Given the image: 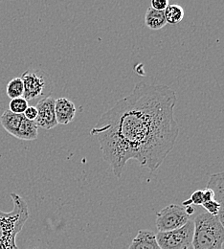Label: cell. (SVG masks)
<instances>
[{"instance_id": "6", "label": "cell", "mask_w": 224, "mask_h": 249, "mask_svg": "<svg viewBox=\"0 0 224 249\" xmlns=\"http://www.w3.org/2000/svg\"><path fill=\"white\" fill-rule=\"evenodd\" d=\"M23 82L24 93L23 98L27 102L34 101L36 99L40 100L45 97L46 91H48L47 78L41 71H26L20 77Z\"/></svg>"}, {"instance_id": "1", "label": "cell", "mask_w": 224, "mask_h": 249, "mask_svg": "<svg viewBox=\"0 0 224 249\" xmlns=\"http://www.w3.org/2000/svg\"><path fill=\"white\" fill-rule=\"evenodd\" d=\"M176 102L170 87L142 81L101 116L90 134L115 177L121 178L131 159L151 172L160 167L179 134Z\"/></svg>"}, {"instance_id": "18", "label": "cell", "mask_w": 224, "mask_h": 249, "mask_svg": "<svg viewBox=\"0 0 224 249\" xmlns=\"http://www.w3.org/2000/svg\"><path fill=\"white\" fill-rule=\"evenodd\" d=\"M192 200V204L195 205H202L204 203V198H203V191L202 190H197L193 192L190 197Z\"/></svg>"}, {"instance_id": "13", "label": "cell", "mask_w": 224, "mask_h": 249, "mask_svg": "<svg viewBox=\"0 0 224 249\" xmlns=\"http://www.w3.org/2000/svg\"><path fill=\"white\" fill-rule=\"evenodd\" d=\"M38 126L35 121H30L28 119H24L19 130L17 131L16 138L20 140H35L38 136Z\"/></svg>"}, {"instance_id": "8", "label": "cell", "mask_w": 224, "mask_h": 249, "mask_svg": "<svg viewBox=\"0 0 224 249\" xmlns=\"http://www.w3.org/2000/svg\"><path fill=\"white\" fill-rule=\"evenodd\" d=\"M55 112L58 124H69L76 116V106L67 98H59L55 102Z\"/></svg>"}, {"instance_id": "16", "label": "cell", "mask_w": 224, "mask_h": 249, "mask_svg": "<svg viewBox=\"0 0 224 249\" xmlns=\"http://www.w3.org/2000/svg\"><path fill=\"white\" fill-rule=\"evenodd\" d=\"M28 107V102L23 97H21L11 100L9 104V110L16 114H23Z\"/></svg>"}, {"instance_id": "5", "label": "cell", "mask_w": 224, "mask_h": 249, "mask_svg": "<svg viewBox=\"0 0 224 249\" xmlns=\"http://www.w3.org/2000/svg\"><path fill=\"white\" fill-rule=\"evenodd\" d=\"M190 220L182 205L171 204L156 213V227L159 232H168L184 226Z\"/></svg>"}, {"instance_id": "21", "label": "cell", "mask_w": 224, "mask_h": 249, "mask_svg": "<svg viewBox=\"0 0 224 249\" xmlns=\"http://www.w3.org/2000/svg\"><path fill=\"white\" fill-rule=\"evenodd\" d=\"M203 191V198H204V202L205 201H209V200H213L215 199V193L211 188L206 187Z\"/></svg>"}, {"instance_id": "3", "label": "cell", "mask_w": 224, "mask_h": 249, "mask_svg": "<svg viewBox=\"0 0 224 249\" xmlns=\"http://www.w3.org/2000/svg\"><path fill=\"white\" fill-rule=\"evenodd\" d=\"M193 224V249H223L224 227L219 216L201 213L194 218Z\"/></svg>"}, {"instance_id": "7", "label": "cell", "mask_w": 224, "mask_h": 249, "mask_svg": "<svg viewBox=\"0 0 224 249\" xmlns=\"http://www.w3.org/2000/svg\"><path fill=\"white\" fill-rule=\"evenodd\" d=\"M55 102L56 100L53 97L47 96L36 103L37 117L35 123L37 126L49 130L58 124L55 112Z\"/></svg>"}, {"instance_id": "19", "label": "cell", "mask_w": 224, "mask_h": 249, "mask_svg": "<svg viewBox=\"0 0 224 249\" xmlns=\"http://www.w3.org/2000/svg\"><path fill=\"white\" fill-rule=\"evenodd\" d=\"M23 115L26 119H28L30 121H35V119L37 117V109L35 107L30 106L27 107V109L25 110Z\"/></svg>"}, {"instance_id": "23", "label": "cell", "mask_w": 224, "mask_h": 249, "mask_svg": "<svg viewBox=\"0 0 224 249\" xmlns=\"http://www.w3.org/2000/svg\"><path fill=\"white\" fill-rule=\"evenodd\" d=\"M192 200L189 198V199H186L182 202V206L183 207H188V206H192Z\"/></svg>"}, {"instance_id": "14", "label": "cell", "mask_w": 224, "mask_h": 249, "mask_svg": "<svg viewBox=\"0 0 224 249\" xmlns=\"http://www.w3.org/2000/svg\"><path fill=\"white\" fill-rule=\"evenodd\" d=\"M164 14L167 24L169 23L172 25L180 23L185 16L183 8L177 4H169L168 7L165 9Z\"/></svg>"}, {"instance_id": "10", "label": "cell", "mask_w": 224, "mask_h": 249, "mask_svg": "<svg viewBox=\"0 0 224 249\" xmlns=\"http://www.w3.org/2000/svg\"><path fill=\"white\" fill-rule=\"evenodd\" d=\"M128 249H161L156 236L149 230H139Z\"/></svg>"}, {"instance_id": "2", "label": "cell", "mask_w": 224, "mask_h": 249, "mask_svg": "<svg viewBox=\"0 0 224 249\" xmlns=\"http://www.w3.org/2000/svg\"><path fill=\"white\" fill-rule=\"evenodd\" d=\"M14 207L10 212L0 210V249H19L16 239L30 217L26 201L11 193Z\"/></svg>"}, {"instance_id": "15", "label": "cell", "mask_w": 224, "mask_h": 249, "mask_svg": "<svg viewBox=\"0 0 224 249\" xmlns=\"http://www.w3.org/2000/svg\"><path fill=\"white\" fill-rule=\"evenodd\" d=\"M6 93L9 98L17 99V98H21L23 97L24 93V87H23V82L20 77L14 78L11 80L7 87H6Z\"/></svg>"}, {"instance_id": "22", "label": "cell", "mask_w": 224, "mask_h": 249, "mask_svg": "<svg viewBox=\"0 0 224 249\" xmlns=\"http://www.w3.org/2000/svg\"><path fill=\"white\" fill-rule=\"evenodd\" d=\"M184 208H185L186 213H187L189 216H191V215H192V214L194 213V208H193L192 206H188V207H184Z\"/></svg>"}, {"instance_id": "9", "label": "cell", "mask_w": 224, "mask_h": 249, "mask_svg": "<svg viewBox=\"0 0 224 249\" xmlns=\"http://www.w3.org/2000/svg\"><path fill=\"white\" fill-rule=\"evenodd\" d=\"M207 187L214 191L215 199L221 204L219 218L224 227V172L212 175Z\"/></svg>"}, {"instance_id": "20", "label": "cell", "mask_w": 224, "mask_h": 249, "mask_svg": "<svg viewBox=\"0 0 224 249\" xmlns=\"http://www.w3.org/2000/svg\"><path fill=\"white\" fill-rule=\"evenodd\" d=\"M152 8L157 11H165V9L168 7L170 4L168 0H153L151 2Z\"/></svg>"}, {"instance_id": "17", "label": "cell", "mask_w": 224, "mask_h": 249, "mask_svg": "<svg viewBox=\"0 0 224 249\" xmlns=\"http://www.w3.org/2000/svg\"><path fill=\"white\" fill-rule=\"evenodd\" d=\"M201 206L207 211V213H209L211 215H214V216H219L220 209H221V204L216 199L205 201Z\"/></svg>"}, {"instance_id": "11", "label": "cell", "mask_w": 224, "mask_h": 249, "mask_svg": "<svg viewBox=\"0 0 224 249\" xmlns=\"http://www.w3.org/2000/svg\"><path fill=\"white\" fill-rule=\"evenodd\" d=\"M24 119L23 114H16L10 110H5L0 116V124L8 133L16 137Z\"/></svg>"}, {"instance_id": "12", "label": "cell", "mask_w": 224, "mask_h": 249, "mask_svg": "<svg viewBox=\"0 0 224 249\" xmlns=\"http://www.w3.org/2000/svg\"><path fill=\"white\" fill-rule=\"evenodd\" d=\"M145 24L148 28L157 31L167 25L164 11H157L152 7L148 8L145 16Z\"/></svg>"}, {"instance_id": "4", "label": "cell", "mask_w": 224, "mask_h": 249, "mask_svg": "<svg viewBox=\"0 0 224 249\" xmlns=\"http://www.w3.org/2000/svg\"><path fill=\"white\" fill-rule=\"evenodd\" d=\"M194 224L189 220L184 226L168 232H158L156 241L161 249H189L192 247Z\"/></svg>"}]
</instances>
